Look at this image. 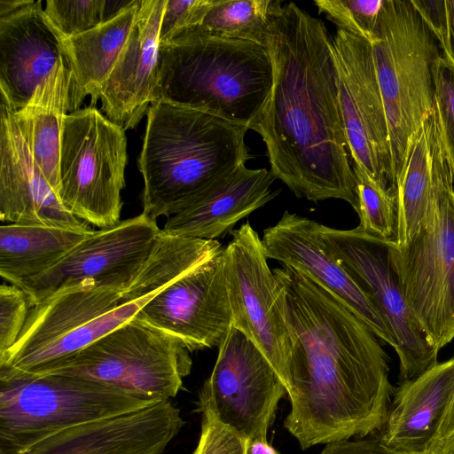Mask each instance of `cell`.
I'll use <instances>...</instances> for the list:
<instances>
[{
  "instance_id": "1",
  "label": "cell",
  "mask_w": 454,
  "mask_h": 454,
  "mask_svg": "<svg viewBox=\"0 0 454 454\" xmlns=\"http://www.w3.org/2000/svg\"><path fill=\"white\" fill-rule=\"evenodd\" d=\"M273 273L292 341L285 428L302 450L381 430L395 388L376 335L303 272L283 265Z\"/></svg>"
},
{
  "instance_id": "2",
  "label": "cell",
  "mask_w": 454,
  "mask_h": 454,
  "mask_svg": "<svg viewBox=\"0 0 454 454\" xmlns=\"http://www.w3.org/2000/svg\"><path fill=\"white\" fill-rule=\"evenodd\" d=\"M265 46L274 82L250 129L265 145L270 171L299 198L342 200L356 212V176L325 24L295 3L283 4Z\"/></svg>"
},
{
  "instance_id": "3",
  "label": "cell",
  "mask_w": 454,
  "mask_h": 454,
  "mask_svg": "<svg viewBox=\"0 0 454 454\" xmlns=\"http://www.w3.org/2000/svg\"><path fill=\"white\" fill-rule=\"evenodd\" d=\"M248 128L207 113L155 101L137 166L144 178L143 212L155 220L180 212L252 156Z\"/></svg>"
},
{
  "instance_id": "4",
  "label": "cell",
  "mask_w": 454,
  "mask_h": 454,
  "mask_svg": "<svg viewBox=\"0 0 454 454\" xmlns=\"http://www.w3.org/2000/svg\"><path fill=\"white\" fill-rule=\"evenodd\" d=\"M273 82L266 46L187 32L160 44L153 102L207 113L250 129Z\"/></svg>"
},
{
  "instance_id": "5",
  "label": "cell",
  "mask_w": 454,
  "mask_h": 454,
  "mask_svg": "<svg viewBox=\"0 0 454 454\" xmlns=\"http://www.w3.org/2000/svg\"><path fill=\"white\" fill-rule=\"evenodd\" d=\"M371 44L395 185L409 141L434 107V67L441 49L412 0H383Z\"/></svg>"
},
{
  "instance_id": "6",
  "label": "cell",
  "mask_w": 454,
  "mask_h": 454,
  "mask_svg": "<svg viewBox=\"0 0 454 454\" xmlns=\"http://www.w3.org/2000/svg\"><path fill=\"white\" fill-rule=\"evenodd\" d=\"M158 403L80 376L0 374V454H21L62 430Z\"/></svg>"
},
{
  "instance_id": "7",
  "label": "cell",
  "mask_w": 454,
  "mask_h": 454,
  "mask_svg": "<svg viewBox=\"0 0 454 454\" xmlns=\"http://www.w3.org/2000/svg\"><path fill=\"white\" fill-rule=\"evenodd\" d=\"M123 290L82 284L32 307L0 374L39 376L130 320L151 300L121 301Z\"/></svg>"
},
{
  "instance_id": "8",
  "label": "cell",
  "mask_w": 454,
  "mask_h": 454,
  "mask_svg": "<svg viewBox=\"0 0 454 454\" xmlns=\"http://www.w3.org/2000/svg\"><path fill=\"white\" fill-rule=\"evenodd\" d=\"M189 353L177 337L134 317L43 375L80 376L163 402L190 374Z\"/></svg>"
},
{
  "instance_id": "9",
  "label": "cell",
  "mask_w": 454,
  "mask_h": 454,
  "mask_svg": "<svg viewBox=\"0 0 454 454\" xmlns=\"http://www.w3.org/2000/svg\"><path fill=\"white\" fill-rule=\"evenodd\" d=\"M125 129L95 106L67 114L59 153V198L65 208L100 228L118 223L127 165Z\"/></svg>"
},
{
  "instance_id": "10",
  "label": "cell",
  "mask_w": 454,
  "mask_h": 454,
  "mask_svg": "<svg viewBox=\"0 0 454 454\" xmlns=\"http://www.w3.org/2000/svg\"><path fill=\"white\" fill-rule=\"evenodd\" d=\"M387 245L408 307L439 351L454 339V178L437 191L409 242Z\"/></svg>"
},
{
  "instance_id": "11",
  "label": "cell",
  "mask_w": 454,
  "mask_h": 454,
  "mask_svg": "<svg viewBox=\"0 0 454 454\" xmlns=\"http://www.w3.org/2000/svg\"><path fill=\"white\" fill-rule=\"evenodd\" d=\"M279 375L260 348L231 325L218 346L210 376L198 401L200 412L247 440H267L278 402L286 394Z\"/></svg>"
},
{
  "instance_id": "12",
  "label": "cell",
  "mask_w": 454,
  "mask_h": 454,
  "mask_svg": "<svg viewBox=\"0 0 454 454\" xmlns=\"http://www.w3.org/2000/svg\"><path fill=\"white\" fill-rule=\"evenodd\" d=\"M325 248L373 301L395 340L399 379L411 380L437 364L438 352L411 312L389 260L388 241L360 231L320 223Z\"/></svg>"
},
{
  "instance_id": "13",
  "label": "cell",
  "mask_w": 454,
  "mask_h": 454,
  "mask_svg": "<svg viewBox=\"0 0 454 454\" xmlns=\"http://www.w3.org/2000/svg\"><path fill=\"white\" fill-rule=\"evenodd\" d=\"M231 235L224 251L232 325L260 348L289 395L292 341L278 302L277 278L269 267L262 239L249 223Z\"/></svg>"
},
{
  "instance_id": "14",
  "label": "cell",
  "mask_w": 454,
  "mask_h": 454,
  "mask_svg": "<svg viewBox=\"0 0 454 454\" xmlns=\"http://www.w3.org/2000/svg\"><path fill=\"white\" fill-rule=\"evenodd\" d=\"M340 110L352 164L395 190L388 128L372 44L337 29L331 35Z\"/></svg>"
},
{
  "instance_id": "15",
  "label": "cell",
  "mask_w": 454,
  "mask_h": 454,
  "mask_svg": "<svg viewBox=\"0 0 454 454\" xmlns=\"http://www.w3.org/2000/svg\"><path fill=\"white\" fill-rule=\"evenodd\" d=\"M160 228L144 213L87 235L44 273L20 287L31 308L82 284L124 290L146 259Z\"/></svg>"
},
{
  "instance_id": "16",
  "label": "cell",
  "mask_w": 454,
  "mask_h": 454,
  "mask_svg": "<svg viewBox=\"0 0 454 454\" xmlns=\"http://www.w3.org/2000/svg\"><path fill=\"white\" fill-rule=\"evenodd\" d=\"M190 352L219 346L232 325L223 249L166 287L136 315Z\"/></svg>"
},
{
  "instance_id": "17",
  "label": "cell",
  "mask_w": 454,
  "mask_h": 454,
  "mask_svg": "<svg viewBox=\"0 0 454 454\" xmlns=\"http://www.w3.org/2000/svg\"><path fill=\"white\" fill-rule=\"evenodd\" d=\"M320 223L285 211L280 220L263 231L262 243L268 259L298 270L325 288L393 348L395 340L370 296L325 248Z\"/></svg>"
},
{
  "instance_id": "18",
  "label": "cell",
  "mask_w": 454,
  "mask_h": 454,
  "mask_svg": "<svg viewBox=\"0 0 454 454\" xmlns=\"http://www.w3.org/2000/svg\"><path fill=\"white\" fill-rule=\"evenodd\" d=\"M0 219L94 231L90 224L69 213L58 193L38 168L23 137L14 111L0 105Z\"/></svg>"
},
{
  "instance_id": "19",
  "label": "cell",
  "mask_w": 454,
  "mask_h": 454,
  "mask_svg": "<svg viewBox=\"0 0 454 454\" xmlns=\"http://www.w3.org/2000/svg\"><path fill=\"white\" fill-rule=\"evenodd\" d=\"M184 425L168 400L62 430L21 454H162Z\"/></svg>"
},
{
  "instance_id": "20",
  "label": "cell",
  "mask_w": 454,
  "mask_h": 454,
  "mask_svg": "<svg viewBox=\"0 0 454 454\" xmlns=\"http://www.w3.org/2000/svg\"><path fill=\"white\" fill-rule=\"evenodd\" d=\"M166 4L140 0L132 30L101 91L105 115L125 130L136 128L153 102Z\"/></svg>"
},
{
  "instance_id": "21",
  "label": "cell",
  "mask_w": 454,
  "mask_h": 454,
  "mask_svg": "<svg viewBox=\"0 0 454 454\" xmlns=\"http://www.w3.org/2000/svg\"><path fill=\"white\" fill-rule=\"evenodd\" d=\"M61 58L60 40L42 1L0 18L1 104L12 111L25 107Z\"/></svg>"
},
{
  "instance_id": "22",
  "label": "cell",
  "mask_w": 454,
  "mask_h": 454,
  "mask_svg": "<svg viewBox=\"0 0 454 454\" xmlns=\"http://www.w3.org/2000/svg\"><path fill=\"white\" fill-rule=\"evenodd\" d=\"M275 179L266 168L240 165L168 217L160 231L173 236L215 239L279 193L271 190Z\"/></svg>"
},
{
  "instance_id": "23",
  "label": "cell",
  "mask_w": 454,
  "mask_h": 454,
  "mask_svg": "<svg viewBox=\"0 0 454 454\" xmlns=\"http://www.w3.org/2000/svg\"><path fill=\"white\" fill-rule=\"evenodd\" d=\"M454 393V356L395 388L379 436L388 449L427 454Z\"/></svg>"
},
{
  "instance_id": "24",
  "label": "cell",
  "mask_w": 454,
  "mask_h": 454,
  "mask_svg": "<svg viewBox=\"0 0 454 454\" xmlns=\"http://www.w3.org/2000/svg\"><path fill=\"white\" fill-rule=\"evenodd\" d=\"M454 178L434 106L411 137L401 173L395 182L397 247L415 233L437 191Z\"/></svg>"
},
{
  "instance_id": "25",
  "label": "cell",
  "mask_w": 454,
  "mask_h": 454,
  "mask_svg": "<svg viewBox=\"0 0 454 454\" xmlns=\"http://www.w3.org/2000/svg\"><path fill=\"white\" fill-rule=\"evenodd\" d=\"M140 0L112 20L60 41L70 74L68 114L80 109L85 97L95 106L132 30Z\"/></svg>"
},
{
  "instance_id": "26",
  "label": "cell",
  "mask_w": 454,
  "mask_h": 454,
  "mask_svg": "<svg viewBox=\"0 0 454 454\" xmlns=\"http://www.w3.org/2000/svg\"><path fill=\"white\" fill-rule=\"evenodd\" d=\"M69 93L70 74L61 58L26 106L14 111L33 159L58 196L60 138Z\"/></svg>"
},
{
  "instance_id": "27",
  "label": "cell",
  "mask_w": 454,
  "mask_h": 454,
  "mask_svg": "<svg viewBox=\"0 0 454 454\" xmlns=\"http://www.w3.org/2000/svg\"><path fill=\"white\" fill-rule=\"evenodd\" d=\"M89 234L45 225L2 224L0 275L20 286L53 267Z\"/></svg>"
},
{
  "instance_id": "28",
  "label": "cell",
  "mask_w": 454,
  "mask_h": 454,
  "mask_svg": "<svg viewBox=\"0 0 454 454\" xmlns=\"http://www.w3.org/2000/svg\"><path fill=\"white\" fill-rule=\"evenodd\" d=\"M223 249L217 239L168 235L160 230L144 263L122 291L121 301L152 300Z\"/></svg>"
},
{
  "instance_id": "29",
  "label": "cell",
  "mask_w": 454,
  "mask_h": 454,
  "mask_svg": "<svg viewBox=\"0 0 454 454\" xmlns=\"http://www.w3.org/2000/svg\"><path fill=\"white\" fill-rule=\"evenodd\" d=\"M282 5L278 0H215L195 27L181 34L193 32L265 46L272 20Z\"/></svg>"
},
{
  "instance_id": "30",
  "label": "cell",
  "mask_w": 454,
  "mask_h": 454,
  "mask_svg": "<svg viewBox=\"0 0 454 454\" xmlns=\"http://www.w3.org/2000/svg\"><path fill=\"white\" fill-rule=\"evenodd\" d=\"M357 198V228L377 239L395 240L397 205L395 191L372 178L363 168L352 164Z\"/></svg>"
},
{
  "instance_id": "31",
  "label": "cell",
  "mask_w": 454,
  "mask_h": 454,
  "mask_svg": "<svg viewBox=\"0 0 454 454\" xmlns=\"http://www.w3.org/2000/svg\"><path fill=\"white\" fill-rule=\"evenodd\" d=\"M134 0H48L44 16L60 41L87 32L118 15Z\"/></svg>"
},
{
  "instance_id": "32",
  "label": "cell",
  "mask_w": 454,
  "mask_h": 454,
  "mask_svg": "<svg viewBox=\"0 0 454 454\" xmlns=\"http://www.w3.org/2000/svg\"><path fill=\"white\" fill-rule=\"evenodd\" d=\"M383 0H317L320 13L339 29L372 42Z\"/></svg>"
},
{
  "instance_id": "33",
  "label": "cell",
  "mask_w": 454,
  "mask_h": 454,
  "mask_svg": "<svg viewBox=\"0 0 454 454\" xmlns=\"http://www.w3.org/2000/svg\"><path fill=\"white\" fill-rule=\"evenodd\" d=\"M434 106L454 174V67L442 57L434 67Z\"/></svg>"
},
{
  "instance_id": "34",
  "label": "cell",
  "mask_w": 454,
  "mask_h": 454,
  "mask_svg": "<svg viewBox=\"0 0 454 454\" xmlns=\"http://www.w3.org/2000/svg\"><path fill=\"white\" fill-rule=\"evenodd\" d=\"M31 306L26 293L12 284L0 286V355L19 340Z\"/></svg>"
},
{
  "instance_id": "35",
  "label": "cell",
  "mask_w": 454,
  "mask_h": 454,
  "mask_svg": "<svg viewBox=\"0 0 454 454\" xmlns=\"http://www.w3.org/2000/svg\"><path fill=\"white\" fill-rule=\"evenodd\" d=\"M215 0H167L160 26V44L195 27Z\"/></svg>"
},
{
  "instance_id": "36",
  "label": "cell",
  "mask_w": 454,
  "mask_h": 454,
  "mask_svg": "<svg viewBox=\"0 0 454 454\" xmlns=\"http://www.w3.org/2000/svg\"><path fill=\"white\" fill-rule=\"evenodd\" d=\"M434 31L442 59L454 67V0H412Z\"/></svg>"
},
{
  "instance_id": "37",
  "label": "cell",
  "mask_w": 454,
  "mask_h": 454,
  "mask_svg": "<svg viewBox=\"0 0 454 454\" xmlns=\"http://www.w3.org/2000/svg\"><path fill=\"white\" fill-rule=\"evenodd\" d=\"M247 440L219 422L210 412H202L201 430L192 454H246Z\"/></svg>"
},
{
  "instance_id": "38",
  "label": "cell",
  "mask_w": 454,
  "mask_h": 454,
  "mask_svg": "<svg viewBox=\"0 0 454 454\" xmlns=\"http://www.w3.org/2000/svg\"><path fill=\"white\" fill-rule=\"evenodd\" d=\"M318 454H409L393 450L376 438H356L325 444Z\"/></svg>"
},
{
  "instance_id": "39",
  "label": "cell",
  "mask_w": 454,
  "mask_h": 454,
  "mask_svg": "<svg viewBox=\"0 0 454 454\" xmlns=\"http://www.w3.org/2000/svg\"><path fill=\"white\" fill-rule=\"evenodd\" d=\"M454 434V393L434 437V443ZM433 443V444H434Z\"/></svg>"
},
{
  "instance_id": "40",
  "label": "cell",
  "mask_w": 454,
  "mask_h": 454,
  "mask_svg": "<svg viewBox=\"0 0 454 454\" xmlns=\"http://www.w3.org/2000/svg\"><path fill=\"white\" fill-rule=\"evenodd\" d=\"M246 454H281L267 440H247Z\"/></svg>"
},
{
  "instance_id": "41",
  "label": "cell",
  "mask_w": 454,
  "mask_h": 454,
  "mask_svg": "<svg viewBox=\"0 0 454 454\" xmlns=\"http://www.w3.org/2000/svg\"><path fill=\"white\" fill-rule=\"evenodd\" d=\"M33 2V0H0V18L16 12Z\"/></svg>"
},
{
  "instance_id": "42",
  "label": "cell",
  "mask_w": 454,
  "mask_h": 454,
  "mask_svg": "<svg viewBox=\"0 0 454 454\" xmlns=\"http://www.w3.org/2000/svg\"><path fill=\"white\" fill-rule=\"evenodd\" d=\"M427 454H454V434L434 443Z\"/></svg>"
}]
</instances>
